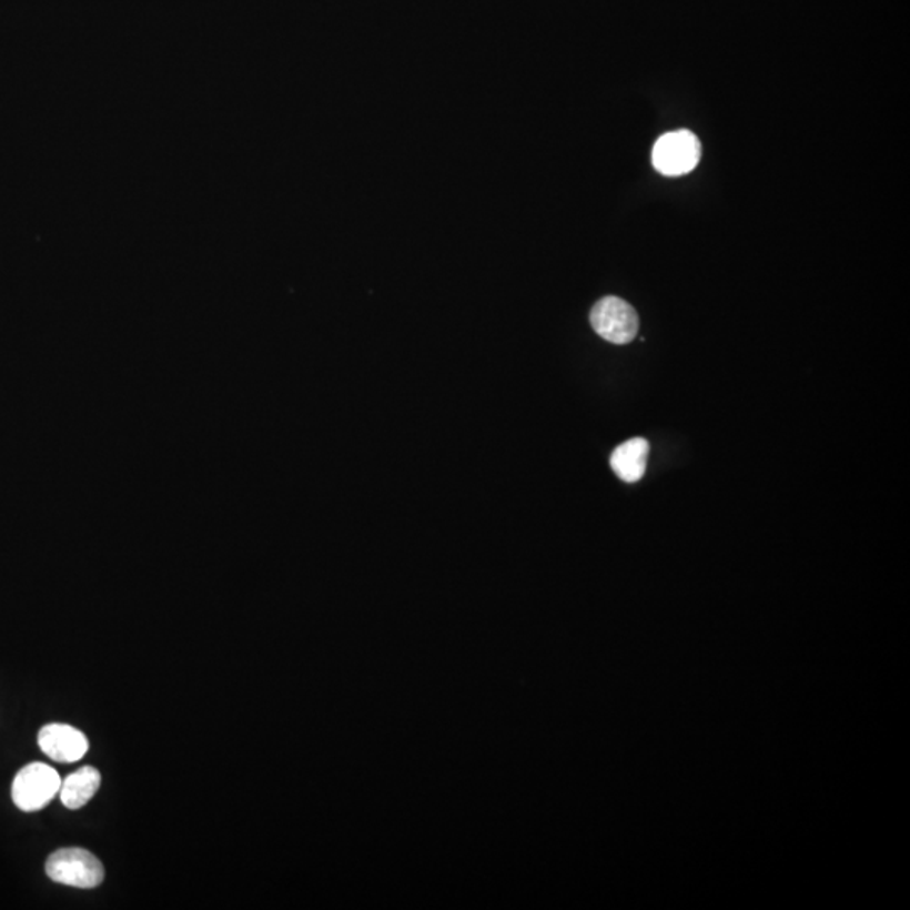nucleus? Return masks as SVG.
<instances>
[{
	"instance_id": "obj_5",
	"label": "nucleus",
	"mask_w": 910,
	"mask_h": 910,
	"mask_svg": "<svg viewBox=\"0 0 910 910\" xmlns=\"http://www.w3.org/2000/svg\"><path fill=\"white\" fill-rule=\"evenodd\" d=\"M39 749L57 762H78L87 756L90 744L78 728L64 724H50L41 728Z\"/></svg>"
},
{
	"instance_id": "obj_2",
	"label": "nucleus",
	"mask_w": 910,
	"mask_h": 910,
	"mask_svg": "<svg viewBox=\"0 0 910 910\" xmlns=\"http://www.w3.org/2000/svg\"><path fill=\"white\" fill-rule=\"evenodd\" d=\"M60 774L42 762L22 767L12 782V801L21 811H39L50 805L61 789Z\"/></svg>"
},
{
	"instance_id": "obj_6",
	"label": "nucleus",
	"mask_w": 910,
	"mask_h": 910,
	"mask_svg": "<svg viewBox=\"0 0 910 910\" xmlns=\"http://www.w3.org/2000/svg\"><path fill=\"white\" fill-rule=\"evenodd\" d=\"M649 444L645 438H630L610 455V467L624 483H637L646 473Z\"/></svg>"
},
{
	"instance_id": "obj_1",
	"label": "nucleus",
	"mask_w": 910,
	"mask_h": 910,
	"mask_svg": "<svg viewBox=\"0 0 910 910\" xmlns=\"http://www.w3.org/2000/svg\"><path fill=\"white\" fill-rule=\"evenodd\" d=\"M46 873L53 882L74 889H95L105 879L102 861L83 848H63L46 861Z\"/></svg>"
},
{
	"instance_id": "obj_4",
	"label": "nucleus",
	"mask_w": 910,
	"mask_h": 910,
	"mask_svg": "<svg viewBox=\"0 0 910 910\" xmlns=\"http://www.w3.org/2000/svg\"><path fill=\"white\" fill-rule=\"evenodd\" d=\"M590 324L604 340L613 344H627L639 331V318L633 305L619 297H604L590 312Z\"/></svg>"
},
{
	"instance_id": "obj_7",
	"label": "nucleus",
	"mask_w": 910,
	"mask_h": 910,
	"mask_svg": "<svg viewBox=\"0 0 910 910\" xmlns=\"http://www.w3.org/2000/svg\"><path fill=\"white\" fill-rule=\"evenodd\" d=\"M102 785V774L95 767H81L61 782V802L68 809H80L93 799Z\"/></svg>"
},
{
	"instance_id": "obj_3",
	"label": "nucleus",
	"mask_w": 910,
	"mask_h": 910,
	"mask_svg": "<svg viewBox=\"0 0 910 910\" xmlns=\"http://www.w3.org/2000/svg\"><path fill=\"white\" fill-rule=\"evenodd\" d=\"M701 158V144L690 130L665 133L653 149V165L663 175H683L694 171Z\"/></svg>"
}]
</instances>
